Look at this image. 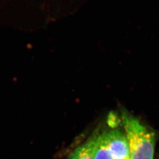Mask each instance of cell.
<instances>
[{
  "instance_id": "1",
  "label": "cell",
  "mask_w": 159,
  "mask_h": 159,
  "mask_svg": "<svg viewBox=\"0 0 159 159\" xmlns=\"http://www.w3.org/2000/svg\"><path fill=\"white\" fill-rule=\"evenodd\" d=\"M121 120L128 143L130 159H154L155 134L127 111L122 112Z\"/></svg>"
},
{
  "instance_id": "2",
  "label": "cell",
  "mask_w": 159,
  "mask_h": 159,
  "mask_svg": "<svg viewBox=\"0 0 159 159\" xmlns=\"http://www.w3.org/2000/svg\"><path fill=\"white\" fill-rule=\"evenodd\" d=\"M94 159H130L125 133L117 129L98 131Z\"/></svg>"
},
{
  "instance_id": "3",
  "label": "cell",
  "mask_w": 159,
  "mask_h": 159,
  "mask_svg": "<svg viewBox=\"0 0 159 159\" xmlns=\"http://www.w3.org/2000/svg\"><path fill=\"white\" fill-rule=\"evenodd\" d=\"M98 131L95 132L88 140L76 148L66 159H94Z\"/></svg>"
}]
</instances>
